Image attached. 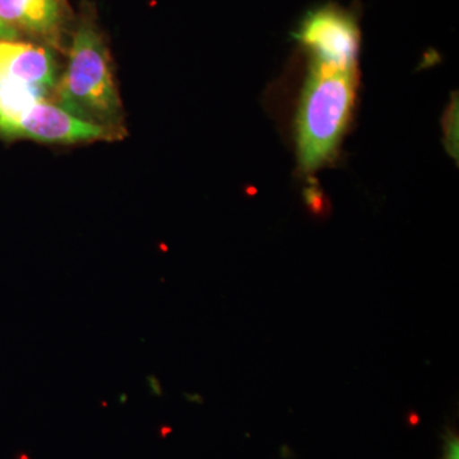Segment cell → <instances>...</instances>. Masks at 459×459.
<instances>
[{
    "mask_svg": "<svg viewBox=\"0 0 459 459\" xmlns=\"http://www.w3.org/2000/svg\"><path fill=\"white\" fill-rule=\"evenodd\" d=\"M56 53L35 42L0 40V84L25 87L50 99L59 80Z\"/></svg>",
    "mask_w": 459,
    "mask_h": 459,
    "instance_id": "cell-6",
    "label": "cell"
},
{
    "mask_svg": "<svg viewBox=\"0 0 459 459\" xmlns=\"http://www.w3.org/2000/svg\"><path fill=\"white\" fill-rule=\"evenodd\" d=\"M298 119L299 165L310 174L337 153L355 104L356 71H338L309 62Z\"/></svg>",
    "mask_w": 459,
    "mask_h": 459,
    "instance_id": "cell-2",
    "label": "cell"
},
{
    "mask_svg": "<svg viewBox=\"0 0 459 459\" xmlns=\"http://www.w3.org/2000/svg\"><path fill=\"white\" fill-rule=\"evenodd\" d=\"M292 39L307 54L310 63L356 71L361 48L359 9L333 2L309 9L296 26Z\"/></svg>",
    "mask_w": 459,
    "mask_h": 459,
    "instance_id": "cell-4",
    "label": "cell"
},
{
    "mask_svg": "<svg viewBox=\"0 0 459 459\" xmlns=\"http://www.w3.org/2000/svg\"><path fill=\"white\" fill-rule=\"evenodd\" d=\"M458 102H452L448 113L446 115V122H444V131H446V147L449 152L457 156V126H458Z\"/></svg>",
    "mask_w": 459,
    "mask_h": 459,
    "instance_id": "cell-7",
    "label": "cell"
},
{
    "mask_svg": "<svg viewBox=\"0 0 459 459\" xmlns=\"http://www.w3.org/2000/svg\"><path fill=\"white\" fill-rule=\"evenodd\" d=\"M126 129L108 128L83 122L50 99L25 87L0 84V135L49 144L114 142Z\"/></svg>",
    "mask_w": 459,
    "mask_h": 459,
    "instance_id": "cell-3",
    "label": "cell"
},
{
    "mask_svg": "<svg viewBox=\"0 0 459 459\" xmlns=\"http://www.w3.org/2000/svg\"><path fill=\"white\" fill-rule=\"evenodd\" d=\"M75 14L69 0H0V40L68 47Z\"/></svg>",
    "mask_w": 459,
    "mask_h": 459,
    "instance_id": "cell-5",
    "label": "cell"
},
{
    "mask_svg": "<svg viewBox=\"0 0 459 459\" xmlns=\"http://www.w3.org/2000/svg\"><path fill=\"white\" fill-rule=\"evenodd\" d=\"M65 51L68 62L51 101L83 122L126 129L110 48L90 0H80Z\"/></svg>",
    "mask_w": 459,
    "mask_h": 459,
    "instance_id": "cell-1",
    "label": "cell"
},
{
    "mask_svg": "<svg viewBox=\"0 0 459 459\" xmlns=\"http://www.w3.org/2000/svg\"><path fill=\"white\" fill-rule=\"evenodd\" d=\"M444 459H459V440L457 433L448 430L444 437Z\"/></svg>",
    "mask_w": 459,
    "mask_h": 459,
    "instance_id": "cell-8",
    "label": "cell"
}]
</instances>
